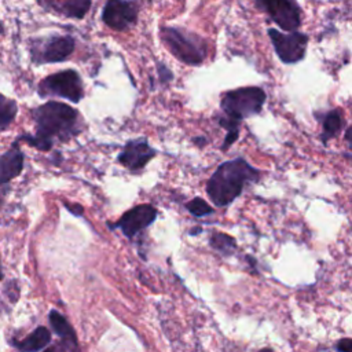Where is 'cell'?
Segmentation results:
<instances>
[{
  "label": "cell",
  "mask_w": 352,
  "mask_h": 352,
  "mask_svg": "<svg viewBox=\"0 0 352 352\" xmlns=\"http://www.w3.org/2000/svg\"><path fill=\"white\" fill-rule=\"evenodd\" d=\"M267 33L280 62L293 65L304 59L309 40L308 34L298 30L283 33L275 28H270Z\"/></svg>",
  "instance_id": "52a82bcc"
},
{
  "label": "cell",
  "mask_w": 352,
  "mask_h": 352,
  "mask_svg": "<svg viewBox=\"0 0 352 352\" xmlns=\"http://www.w3.org/2000/svg\"><path fill=\"white\" fill-rule=\"evenodd\" d=\"M345 140H346V143H349V146H352V125L345 131Z\"/></svg>",
  "instance_id": "603a6c76"
},
{
  "label": "cell",
  "mask_w": 352,
  "mask_h": 352,
  "mask_svg": "<svg viewBox=\"0 0 352 352\" xmlns=\"http://www.w3.org/2000/svg\"><path fill=\"white\" fill-rule=\"evenodd\" d=\"M18 140L1 155L0 160V183L3 187L16 177L23 168V153L18 147Z\"/></svg>",
  "instance_id": "4fadbf2b"
},
{
  "label": "cell",
  "mask_w": 352,
  "mask_h": 352,
  "mask_svg": "<svg viewBox=\"0 0 352 352\" xmlns=\"http://www.w3.org/2000/svg\"><path fill=\"white\" fill-rule=\"evenodd\" d=\"M38 94L43 98L58 96L77 103L84 96V88L80 74L73 69H67L50 74L41 80L38 84Z\"/></svg>",
  "instance_id": "8992f818"
},
{
  "label": "cell",
  "mask_w": 352,
  "mask_h": 352,
  "mask_svg": "<svg viewBox=\"0 0 352 352\" xmlns=\"http://www.w3.org/2000/svg\"><path fill=\"white\" fill-rule=\"evenodd\" d=\"M40 7L70 19H82L91 8L92 0H37Z\"/></svg>",
  "instance_id": "7c38bea8"
},
{
  "label": "cell",
  "mask_w": 352,
  "mask_h": 352,
  "mask_svg": "<svg viewBox=\"0 0 352 352\" xmlns=\"http://www.w3.org/2000/svg\"><path fill=\"white\" fill-rule=\"evenodd\" d=\"M36 124L33 136L21 135L16 140L28 142V144L41 151H50L55 142H67L80 133V114L69 104L50 100L32 110Z\"/></svg>",
  "instance_id": "6da1fadb"
},
{
  "label": "cell",
  "mask_w": 352,
  "mask_h": 352,
  "mask_svg": "<svg viewBox=\"0 0 352 352\" xmlns=\"http://www.w3.org/2000/svg\"><path fill=\"white\" fill-rule=\"evenodd\" d=\"M209 245L212 246V249H214L217 253H220L223 256H230L236 249L235 239L231 235H228L226 232H219V231H213L210 234Z\"/></svg>",
  "instance_id": "e0dca14e"
},
{
  "label": "cell",
  "mask_w": 352,
  "mask_h": 352,
  "mask_svg": "<svg viewBox=\"0 0 352 352\" xmlns=\"http://www.w3.org/2000/svg\"><path fill=\"white\" fill-rule=\"evenodd\" d=\"M260 179V170L245 158H234L223 162L206 183V192L216 206H227L238 198L245 186Z\"/></svg>",
  "instance_id": "7a4b0ae2"
},
{
  "label": "cell",
  "mask_w": 352,
  "mask_h": 352,
  "mask_svg": "<svg viewBox=\"0 0 352 352\" xmlns=\"http://www.w3.org/2000/svg\"><path fill=\"white\" fill-rule=\"evenodd\" d=\"M18 113V106L14 99H8L4 95L0 98V129L6 131L14 121Z\"/></svg>",
  "instance_id": "ac0fdd59"
},
{
  "label": "cell",
  "mask_w": 352,
  "mask_h": 352,
  "mask_svg": "<svg viewBox=\"0 0 352 352\" xmlns=\"http://www.w3.org/2000/svg\"><path fill=\"white\" fill-rule=\"evenodd\" d=\"M65 206H66V209H67L69 212H72L73 214H78V216L82 214V206H81V205H77V204H74V205L65 204Z\"/></svg>",
  "instance_id": "7402d4cb"
},
{
  "label": "cell",
  "mask_w": 352,
  "mask_h": 352,
  "mask_svg": "<svg viewBox=\"0 0 352 352\" xmlns=\"http://www.w3.org/2000/svg\"><path fill=\"white\" fill-rule=\"evenodd\" d=\"M48 320L51 324L52 331L62 340L63 344H66L67 349H77V337L76 333L73 330V327L70 326V323L66 320V318L59 314L55 309L50 311L48 315Z\"/></svg>",
  "instance_id": "9a60e30c"
},
{
  "label": "cell",
  "mask_w": 352,
  "mask_h": 352,
  "mask_svg": "<svg viewBox=\"0 0 352 352\" xmlns=\"http://www.w3.org/2000/svg\"><path fill=\"white\" fill-rule=\"evenodd\" d=\"M278 28L285 32L298 30L302 22V10L297 0H253Z\"/></svg>",
  "instance_id": "ba28073f"
},
{
  "label": "cell",
  "mask_w": 352,
  "mask_h": 352,
  "mask_svg": "<svg viewBox=\"0 0 352 352\" xmlns=\"http://www.w3.org/2000/svg\"><path fill=\"white\" fill-rule=\"evenodd\" d=\"M76 48V40L70 34H51L34 38L30 45V58L36 65L58 63L66 60Z\"/></svg>",
  "instance_id": "5b68a950"
},
{
  "label": "cell",
  "mask_w": 352,
  "mask_h": 352,
  "mask_svg": "<svg viewBox=\"0 0 352 352\" xmlns=\"http://www.w3.org/2000/svg\"><path fill=\"white\" fill-rule=\"evenodd\" d=\"M265 92L260 87H243L224 94L220 107L223 116L219 120L220 126L227 131L221 150H227L239 138V124L242 120L261 111L265 103Z\"/></svg>",
  "instance_id": "3957f363"
},
{
  "label": "cell",
  "mask_w": 352,
  "mask_h": 352,
  "mask_svg": "<svg viewBox=\"0 0 352 352\" xmlns=\"http://www.w3.org/2000/svg\"><path fill=\"white\" fill-rule=\"evenodd\" d=\"M157 151L148 144L146 138H139V139H132L125 143L122 147L118 161L121 165L131 170H139L144 168L148 161H151L155 157Z\"/></svg>",
  "instance_id": "8fae6325"
},
{
  "label": "cell",
  "mask_w": 352,
  "mask_h": 352,
  "mask_svg": "<svg viewBox=\"0 0 352 352\" xmlns=\"http://www.w3.org/2000/svg\"><path fill=\"white\" fill-rule=\"evenodd\" d=\"M336 349H337V351H342V352L352 351V338H341V340L337 342Z\"/></svg>",
  "instance_id": "44dd1931"
},
{
  "label": "cell",
  "mask_w": 352,
  "mask_h": 352,
  "mask_svg": "<svg viewBox=\"0 0 352 352\" xmlns=\"http://www.w3.org/2000/svg\"><path fill=\"white\" fill-rule=\"evenodd\" d=\"M157 213L158 212L153 205L142 204L126 210L114 224H110V227H118L126 238L132 239L136 234L154 223Z\"/></svg>",
  "instance_id": "30bf717a"
},
{
  "label": "cell",
  "mask_w": 352,
  "mask_h": 352,
  "mask_svg": "<svg viewBox=\"0 0 352 352\" xmlns=\"http://www.w3.org/2000/svg\"><path fill=\"white\" fill-rule=\"evenodd\" d=\"M160 37L168 51L182 63L188 66H198L208 56L206 41L201 36L184 28L161 26Z\"/></svg>",
  "instance_id": "277c9868"
},
{
  "label": "cell",
  "mask_w": 352,
  "mask_h": 352,
  "mask_svg": "<svg viewBox=\"0 0 352 352\" xmlns=\"http://www.w3.org/2000/svg\"><path fill=\"white\" fill-rule=\"evenodd\" d=\"M140 4L136 0H106L102 10V22L113 30L125 32L138 22Z\"/></svg>",
  "instance_id": "9c48e42d"
},
{
  "label": "cell",
  "mask_w": 352,
  "mask_h": 352,
  "mask_svg": "<svg viewBox=\"0 0 352 352\" xmlns=\"http://www.w3.org/2000/svg\"><path fill=\"white\" fill-rule=\"evenodd\" d=\"M186 208L195 217H202V216H208V214L213 213L212 206L205 199H202L199 197H195L191 201H188L186 204Z\"/></svg>",
  "instance_id": "d6986e66"
},
{
  "label": "cell",
  "mask_w": 352,
  "mask_h": 352,
  "mask_svg": "<svg viewBox=\"0 0 352 352\" xmlns=\"http://www.w3.org/2000/svg\"><path fill=\"white\" fill-rule=\"evenodd\" d=\"M157 69H158V74H160V78L161 81H170L173 78V74L172 72L166 67V65H162V63H157Z\"/></svg>",
  "instance_id": "ffe728a7"
},
{
  "label": "cell",
  "mask_w": 352,
  "mask_h": 352,
  "mask_svg": "<svg viewBox=\"0 0 352 352\" xmlns=\"http://www.w3.org/2000/svg\"><path fill=\"white\" fill-rule=\"evenodd\" d=\"M342 114L340 109H333L329 113L324 114L322 120V133L320 140L323 144H327V142L338 135V132L342 129Z\"/></svg>",
  "instance_id": "2e32d148"
},
{
  "label": "cell",
  "mask_w": 352,
  "mask_h": 352,
  "mask_svg": "<svg viewBox=\"0 0 352 352\" xmlns=\"http://www.w3.org/2000/svg\"><path fill=\"white\" fill-rule=\"evenodd\" d=\"M50 344H51V331L44 326H38L36 330H33L30 334H28L25 338L19 341L12 340L14 348L25 352L43 351Z\"/></svg>",
  "instance_id": "5bb4252c"
}]
</instances>
